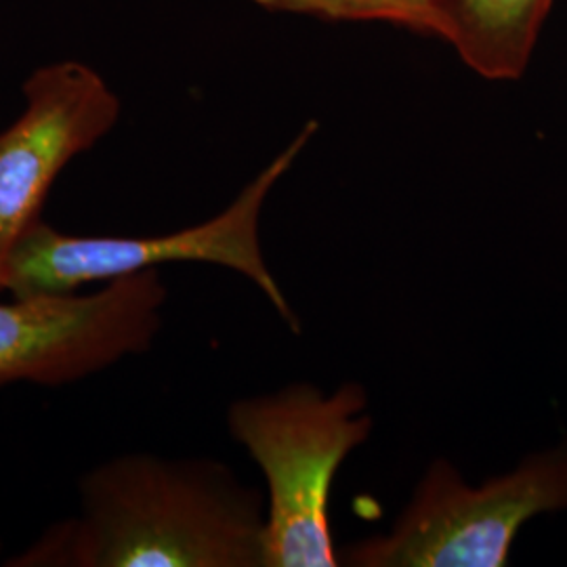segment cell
Instances as JSON below:
<instances>
[{
	"label": "cell",
	"instance_id": "6da1fadb",
	"mask_svg": "<svg viewBox=\"0 0 567 567\" xmlns=\"http://www.w3.org/2000/svg\"><path fill=\"white\" fill-rule=\"evenodd\" d=\"M264 494L213 458L121 454L7 567H264Z\"/></svg>",
	"mask_w": 567,
	"mask_h": 567
},
{
	"label": "cell",
	"instance_id": "ba28073f",
	"mask_svg": "<svg viewBox=\"0 0 567 567\" xmlns=\"http://www.w3.org/2000/svg\"><path fill=\"white\" fill-rule=\"evenodd\" d=\"M267 11L334 21H386L433 34L440 0H248Z\"/></svg>",
	"mask_w": 567,
	"mask_h": 567
},
{
	"label": "cell",
	"instance_id": "8992f818",
	"mask_svg": "<svg viewBox=\"0 0 567 567\" xmlns=\"http://www.w3.org/2000/svg\"><path fill=\"white\" fill-rule=\"evenodd\" d=\"M25 107L0 133V267L65 164L89 152L121 118V100L81 61L39 68L23 82Z\"/></svg>",
	"mask_w": 567,
	"mask_h": 567
},
{
	"label": "cell",
	"instance_id": "7a4b0ae2",
	"mask_svg": "<svg viewBox=\"0 0 567 567\" xmlns=\"http://www.w3.org/2000/svg\"><path fill=\"white\" fill-rule=\"evenodd\" d=\"M358 383L326 395L297 383L227 410L236 444L267 482L264 567L341 566L330 532V492L344 458L368 442L372 416Z\"/></svg>",
	"mask_w": 567,
	"mask_h": 567
},
{
	"label": "cell",
	"instance_id": "3957f363",
	"mask_svg": "<svg viewBox=\"0 0 567 567\" xmlns=\"http://www.w3.org/2000/svg\"><path fill=\"white\" fill-rule=\"evenodd\" d=\"M316 131L318 122H307L225 210L173 234L143 238L74 236L39 219L9 250L0 267V290H11L13 297L76 292L89 284L112 282L166 264L219 265L255 284L284 324L299 334V318L265 264L259 227L267 196L297 163Z\"/></svg>",
	"mask_w": 567,
	"mask_h": 567
},
{
	"label": "cell",
	"instance_id": "52a82bcc",
	"mask_svg": "<svg viewBox=\"0 0 567 567\" xmlns=\"http://www.w3.org/2000/svg\"><path fill=\"white\" fill-rule=\"evenodd\" d=\"M553 0H440L433 37L486 81H519Z\"/></svg>",
	"mask_w": 567,
	"mask_h": 567
},
{
	"label": "cell",
	"instance_id": "9c48e42d",
	"mask_svg": "<svg viewBox=\"0 0 567 567\" xmlns=\"http://www.w3.org/2000/svg\"><path fill=\"white\" fill-rule=\"evenodd\" d=\"M0 555H2V540H0Z\"/></svg>",
	"mask_w": 567,
	"mask_h": 567
},
{
	"label": "cell",
	"instance_id": "5b68a950",
	"mask_svg": "<svg viewBox=\"0 0 567 567\" xmlns=\"http://www.w3.org/2000/svg\"><path fill=\"white\" fill-rule=\"evenodd\" d=\"M168 297L161 271L105 282L93 292L0 301V389L70 385L150 351Z\"/></svg>",
	"mask_w": 567,
	"mask_h": 567
},
{
	"label": "cell",
	"instance_id": "277c9868",
	"mask_svg": "<svg viewBox=\"0 0 567 567\" xmlns=\"http://www.w3.org/2000/svg\"><path fill=\"white\" fill-rule=\"evenodd\" d=\"M567 511V442L473 487L435 458L391 532L339 553L353 567H503L529 519Z\"/></svg>",
	"mask_w": 567,
	"mask_h": 567
}]
</instances>
